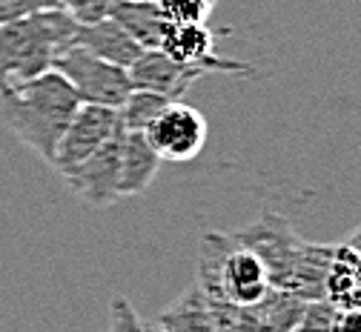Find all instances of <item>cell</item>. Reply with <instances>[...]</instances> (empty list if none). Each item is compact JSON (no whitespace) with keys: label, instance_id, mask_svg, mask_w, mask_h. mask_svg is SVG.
I'll use <instances>...</instances> for the list:
<instances>
[{"label":"cell","instance_id":"obj_9","mask_svg":"<svg viewBox=\"0 0 361 332\" xmlns=\"http://www.w3.org/2000/svg\"><path fill=\"white\" fill-rule=\"evenodd\" d=\"M161 158L149 147L144 132H121V198L129 195H144L152 186Z\"/></svg>","mask_w":361,"mask_h":332},{"label":"cell","instance_id":"obj_3","mask_svg":"<svg viewBox=\"0 0 361 332\" xmlns=\"http://www.w3.org/2000/svg\"><path fill=\"white\" fill-rule=\"evenodd\" d=\"M55 72L75 89L78 101L86 106L118 109L135 89L129 80V69L115 66L104 58H95L92 52L80 49V46H69L58 58Z\"/></svg>","mask_w":361,"mask_h":332},{"label":"cell","instance_id":"obj_18","mask_svg":"<svg viewBox=\"0 0 361 332\" xmlns=\"http://www.w3.org/2000/svg\"><path fill=\"white\" fill-rule=\"evenodd\" d=\"M43 9H55V4L52 0H0V26Z\"/></svg>","mask_w":361,"mask_h":332},{"label":"cell","instance_id":"obj_8","mask_svg":"<svg viewBox=\"0 0 361 332\" xmlns=\"http://www.w3.org/2000/svg\"><path fill=\"white\" fill-rule=\"evenodd\" d=\"M158 49L178 63H212L224 75H250L252 66L215 55V35L207 23H166Z\"/></svg>","mask_w":361,"mask_h":332},{"label":"cell","instance_id":"obj_12","mask_svg":"<svg viewBox=\"0 0 361 332\" xmlns=\"http://www.w3.org/2000/svg\"><path fill=\"white\" fill-rule=\"evenodd\" d=\"M161 324L166 332H218L212 304L198 287H192L190 293L180 295L161 315Z\"/></svg>","mask_w":361,"mask_h":332},{"label":"cell","instance_id":"obj_20","mask_svg":"<svg viewBox=\"0 0 361 332\" xmlns=\"http://www.w3.org/2000/svg\"><path fill=\"white\" fill-rule=\"evenodd\" d=\"M158 332H166V329H158Z\"/></svg>","mask_w":361,"mask_h":332},{"label":"cell","instance_id":"obj_7","mask_svg":"<svg viewBox=\"0 0 361 332\" xmlns=\"http://www.w3.org/2000/svg\"><path fill=\"white\" fill-rule=\"evenodd\" d=\"M209 72H221V69L212 63H178L161 49H147L129 66V80L135 89L155 92L166 101H180L187 89Z\"/></svg>","mask_w":361,"mask_h":332},{"label":"cell","instance_id":"obj_11","mask_svg":"<svg viewBox=\"0 0 361 332\" xmlns=\"http://www.w3.org/2000/svg\"><path fill=\"white\" fill-rule=\"evenodd\" d=\"M109 18L141 46V49H158L164 29H166V18L158 9L155 0H118L112 6Z\"/></svg>","mask_w":361,"mask_h":332},{"label":"cell","instance_id":"obj_1","mask_svg":"<svg viewBox=\"0 0 361 332\" xmlns=\"http://www.w3.org/2000/svg\"><path fill=\"white\" fill-rule=\"evenodd\" d=\"M78 109L80 101L75 89L55 69L0 92V118L6 129L49 166Z\"/></svg>","mask_w":361,"mask_h":332},{"label":"cell","instance_id":"obj_5","mask_svg":"<svg viewBox=\"0 0 361 332\" xmlns=\"http://www.w3.org/2000/svg\"><path fill=\"white\" fill-rule=\"evenodd\" d=\"M121 132L123 129H118V135H112L83 164L63 172L72 192L92 207H112L121 201Z\"/></svg>","mask_w":361,"mask_h":332},{"label":"cell","instance_id":"obj_19","mask_svg":"<svg viewBox=\"0 0 361 332\" xmlns=\"http://www.w3.org/2000/svg\"><path fill=\"white\" fill-rule=\"evenodd\" d=\"M344 247L361 255V226H358V229H353V232L347 235V241H344Z\"/></svg>","mask_w":361,"mask_h":332},{"label":"cell","instance_id":"obj_6","mask_svg":"<svg viewBox=\"0 0 361 332\" xmlns=\"http://www.w3.org/2000/svg\"><path fill=\"white\" fill-rule=\"evenodd\" d=\"M118 129H121V123H118V112L115 109L80 104V109L69 121V126H66V132L61 137V144L55 149L52 166L61 175L75 169L78 164H83L92 152H98L112 135H118Z\"/></svg>","mask_w":361,"mask_h":332},{"label":"cell","instance_id":"obj_16","mask_svg":"<svg viewBox=\"0 0 361 332\" xmlns=\"http://www.w3.org/2000/svg\"><path fill=\"white\" fill-rule=\"evenodd\" d=\"M109 332H149V329L144 326V321L126 298L115 295L109 304Z\"/></svg>","mask_w":361,"mask_h":332},{"label":"cell","instance_id":"obj_10","mask_svg":"<svg viewBox=\"0 0 361 332\" xmlns=\"http://www.w3.org/2000/svg\"><path fill=\"white\" fill-rule=\"evenodd\" d=\"M75 46H80V49L92 52L95 58H104V61H109L115 66H123V69H129L135 61L144 55L141 46L135 43L112 18L80 26L78 37H75Z\"/></svg>","mask_w":361,"mask_h":332},{"label":"cell","instance_id":"obj_2","mask_svg":"<svg viewBox=\"0 0 361 332\" xmlns=\"http://www.w3.org/2000/svg\"><path fill=\"white\" fill-rule=\"evenodd\" d=\"M80 23L63 9H43L0 26V92L55 69L75 46Z\"/></svg>","mask_w":361,"mask_h":332},{"label":"cell","instance_id":"obj_17","mask_svg":"<svg viewBox=\"0 0 361 332\" xmlns=\"http://www.w3.org/2000/svg\"><path fill=\"white\" fill-rule=\"evenodd\" d=\"M336 329V309L330 304H310L295 326V332H333Z\"/></svg>","mask_w":361,"mask_h":332},{"label":"cell","instance_id":"obj_15","mask_svg":"<svg viewBox=\"0 0 361 332\" xmlns=\"http://www.w3.org/2000/svg\"><path fill=\"white\" fill-rule=\"evenodd\" d=\"M52 4H55V9H63L80 26H86V23H98V20L109 18L118 0H52Z\"/></svg>","mask_w":361,"mask_h":332},{"label":"cell","instance_id":"obj_13","mask_svg":"<svg viewBox=\"0 0 361 332\" xmlns=\"http://www.w3.org/2000/svg\"><path fill=\"white\" fill-rule=\"evenodd\" d=\"M172 101L161 98L155 92H144V89H132L129 98L115 109L118 112V123L126 132H144Z\"/></svg>","mask_w":361,"mask_h":332},{"label":"cell","instance_id":"obj_4","mask_svg":"<svg viewBox=\"0 0 361 332\" xmlns=\"http://www.w3.org/2000/svg\"><path fill=\"white\" fill-rule=\"evenodd\" d=\"M144 135L161 161L187 164L195 161L207 147V118L184 101H172L144 129Z\"/></svg>","mask_w":361,"mask_h":332},{"label":"cell","instance_id":"obj_14","mask_svg":"<svg viewBox=\"0 0 361 332\" xmlns=\"http://www.w3.org/2000/svg\"><path fill=\"white\" fill-rule=\"evenodd\" d=\"M169 23H207L218 0H155Z\"/></svg>","mask_w":361,"mask_h":332}]
</instances>
